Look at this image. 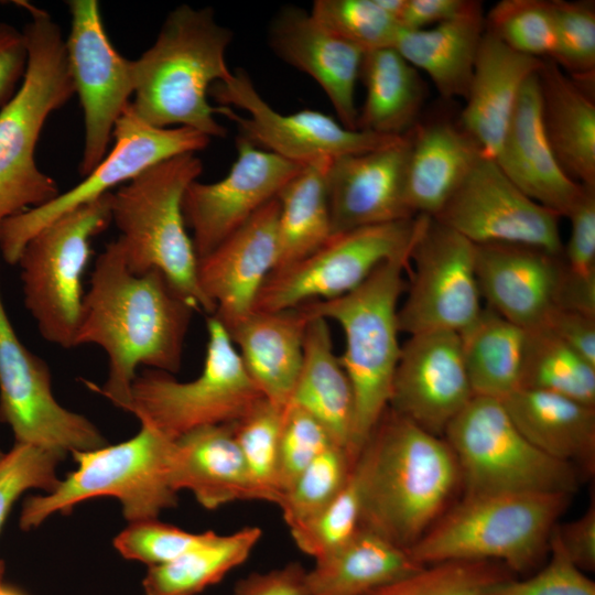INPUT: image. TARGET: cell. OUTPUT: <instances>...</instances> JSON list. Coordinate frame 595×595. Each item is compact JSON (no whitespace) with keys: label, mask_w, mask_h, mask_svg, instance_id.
Wrapping results in <instances>:
<instances>
[{"label":"cell","mask_w":595,"mask_h":595,"mask_svg":"<svg viewBox=\"0 0 595 595\" xmlns=\"http://www.w3.org/2000/svg\"><path fill=\"white\" fill-rule=\"evenodd\" d=\"M195 311L160 271L133 273L118 239L107 244L84 292L74 347H101L108 375L102 386L85 385L128 411L140 366L172 375L180 370Z\"/></svg>","instance_id":"cell-1"},{"label":"cell","mask_w":595,"mask_h":595,"mask_svg":"<svg viewBox=\"0 0 595 595\" xmlns=\"http://www.w3.org/2000/svg\"><path fill=\"white\" fill-rule=\"evenodd\" d=\"M358 456L365 474L360 529L408 550L462 484L445 439L389 408Z\"/></svg>","instance_id":"cell-2"},{"label":"cell","mask_w":595,"mask_h":595,"mask_svg":"<svg viewBox=\"0 0 595 595\" xmlns=\"http://www.w3.org/2000/svg\"><path fill=\"white\" fill-rule=\"evenodd\" d=\"M231 39L212 8L176 7L153 45L132 61L134 115L155 128L186 127L209 138L225 137L226 128L216 120L218 107L209 104L208 95L232 73L226 63Z\"/></svg>","instance_id":"cell-3"},{"label":"cell","mask_w":595,"mask_h":595,"mask_svg":"<svg viewBox=\"0 0 595 595\" xmlns=\"http://www.w3.org/2000/svg\"><path fill=\"white\" fill-rule=\"evenodd\" d=\"M14 3L30 18L23 29L28 66L18 91L0 110V226L61 193L34 154L50 115L75 94L60 25L28 1Z\"/></svg>","instance_id":"cell-4"},{"label":"cell","mask_w":595,"mask_h":595,"mask_svg":"<svg viewBox=\"0 0 595 595\" xmlns=\"http://www.w3.org/2000/svg\"><path fill=\"white\" fill-rule=\"evenodd\" d=\"M571 496L564 493L465 495L443 513L409 552L421 565L446 561H489L515 575L549 552L558 519Z\"/></svg>","instance_id":"cell-5"},{"label":"cell","mask_w":595,"mask_h":595,"mask_svg":"<svg viewBox=\"0 0 595 595\" xmlns=\"http://www.w3.org/2000/svg\"><path fill=\"white\" fill-rule=\"evenodd\" d=\"M196 153L156 163L111 192V221L128 268L136 274L160 271L197 311L215 306L202 292L192 238L186 231L182 202L187 186L202 174Z\"/></svg>","instance_id":"cell-6"},{"label":"cell","mask_w":595,"mask_h":595,"mask_svg":"<svg viewBox=\"0 0 595 595\" xmlns=\"http://www.w3.org/2000/svg\"><path fill=\"white\" fill-rule=\"evenodd\" d=\"M410 255L380 264L354 291L300 305L309 317L335 321L345 335L339 361L355 398V447L359 455L389 407L401 354L398 311Z\"/></svg>","instance_id":"cell-7"},{"label":"cell","mask_w":595,"mask_h":595,"mask_svg":"<svg viewBox=\"0 0 595 595\" xmlns=\"http://www.w3.org/2000/svg\"><path fill=\"white\" fill-rule=\"evenodd\" d=\"M172 440L141 424L131 439L96 450L74 452L75 470L47 494L25 498L19 524L24 531L54 513L66 515L88 499L113 497L129 522L158 519L177 504L171 483Z\"/></svg>","instance_id":"cell-8"},{"label":"cell","mask_w":595,"mask_h":595,"mask_svg":"<svg viewBox=\"0 0 595 595\" xmlns=\"http://www.w3.org/2000/svg\"><path fill=\"white\" fill-rule=\"evenodd\" d=\"M206 329L198 377L178 381L172 374L147 368L132 383L127 412L172 441L199 428L234 423L263 398L220 321L209 315Z\"/></svg>","instance_id":"cell-9"},{"label":"cell","mask_w":595,"mask_h":595,"mask_svg":"<svg viewBox=\"0 0 595 595\" xmlns=\"http://www.w3.org/2000/svg\"><path fill=\"white\" fill-rule=\"evenodd\" d=\"M443 437L456 457L466 495H572L578 487L582 473L531 444L498 399L474 396Z\"/></svg>","instance_id":"cell-10"},{"label":"cell","mask_w":595,"mask_h":595,"mask_svg":"<svg viewBox=\"0 0 595 595\" xmlns=\"http://www.w3.org/2000/svg\"><path fill=\"white\" fill-rule=\"evenodd\" d=\"M111 223L110 192L55 219L24 246L17 262L23 301L46 342L74 348L90 241Z\"/></svg>","instance_id":"cell-11"},{"label":"cell","mask_w":595,"mask_h":595,"mask_svg":"<svg viewBox=\"0 0 595 595\" xmlns=\"http://www.w3.org/2000/svg\"><path fill=\"white\" fill-rule=\"evenodd\" d=\"M419 226L420 215L333 235L307 257L273 270L253 311L294 309L354 291L383 262L410 255Z\"/></svg>","instance_id":"cell-12"},{"label":"cell","mask_w":595,"mask_h":595,"mask_svg":"<svg viewBox=\"0 0 595 595\" xmlns=\"http://www.w3.org/2000/svg\"><path fill=\"white\" fill-rule=\"evenodd\" d=\"M113 139L111 151L80 183L0 226V252L7 263L17 264L26 242L61 216L110 193L159 162L196 153L210 142L209 137L191 128L152 127L138 118L130 106L117 121Z\"/></svg>","instance_id":"cell-13"},{"label":"cell","mask_w":595,"mask_h":595,"mask_svg":"<svg viewBox=\"0 0 595 595\" xmlns=\"http://www.w3.org/2000/svg\"><path fill=\"white\" fill-rule=\"evenodd\" d=\"M410 251L414 270L398 311L400 332L462 333L483 311L475 245L430 216L420 215Z\"/></svg>","instance_id":"cell-14"},{"label":"cell","mask_w":595,"mask_h":595,"mask_svg":"<svg viewBox=\"0 0 595 595\" xmlns=\"http://www.w3.org/2000/svg\"><path fill=\"white\" fill-rule=\"evenodd\" d=\"M0 422L14 443L67 453L108 445L100 430L54 397L48 365L18 337L0 293Z\"/></svg>","instance_id":"cell-15"},{"label":"cell","mask_w":595,"mask_h":595,"mask_svg":"<svg viewBox=\"0 0 595 595\" xmlns=\"http://www.w3.org/2000/svg\"><path fill=\"white\" fill-rule=\"evenodd\" d=\"M209 95L219 104L218 115L234 121L241 137L298 164L371 151L399 138L348 129L318 110L280 113L260 96L244 69L214 84Z\"/></svg>","instance_id":"cell-16"},{"label":"cell","mask_w":595,"mask_h":595,"mask_svg":"<svg viewBox=\"0 0 595 595\" xmlns=\"http://www.w3.org/2000/svg\"><path fill=\"white\" fill-rule=\"evenodd\" d=\"M72 23L65 40L69 72L84 117L79 174H89L107 155L119 118L134 91L132 61L110 42L97 0L66 2Z\"/></svg>","instance_id":"cell-17"},{"label":"cell","mask_w":595,"mask_h":595,"mask_svg":"<svg viewBox=\"0 0 595 595\" xmlns=\"http://www.w3.org/2000/svg\"><path fill=\"white\" fill-rule=\"evenodd\" d=\"M560 217L527 196L495 160L479 156L433 218L474 245L516 244L562 256Z\"/></svg>","instance_id":"cell-18"},{"label":"cell","mask_w":595,"mask_h":595,"mask_svg":"<svg viewBox=\"0 0 595 595\" xmlns=\"http://www.w3.org/2000/svg\"><path fill=\"white\" fill-rule=\"evenodd\" d=\"M304 164L266 151L244 137L237 139V158L228 174L214 183L192 182L182 209L193 231L197 258L213 251L292 180Z\"/></svg>","instance_id":"cell-19"},{"label":"cell","mask_w":595,"mask_h":595,"mask_svg":"<svg viewBox=\"0 0 595 595\" xmlns=\"http://www.w3.org/2000/svg\"><path fill=\"white\" fill-rule=\"evenodd\" d=\"M473 397L458 333L410 335L401 346L389 409L443 436Z\"/></svg>","instance_id":"cell-20"},{"label":"cell","mask_w":595,"mask_h":595,"mask_svg":"<svg viewBox=\"0 0 595 595\" xmlns=\"http://www.w3.org/2000/svg\"><path fill=\"white\" fill-rule=\"evenodd\" d=\"M409 134L332 160L327 193L333 235L414 217L405 199Z\"/></svg>","instance_id":"cell-21"},{"label":"cell","mask_w":595,"mask_h":595,"mask_svg":"<svg viewBox=\"0 0 595 595\" xmlns=\"http://www.w3.org/2000/svg\"><path fill=\"white\" fill-rule=\"evenodd\" d=\"M278 214L274 198L198 259L199 288L226 328L253 311L262 284L275 268Z\"/></svg>","instance_id":"cell-22"},{"label":"cell","mask_w":595,"mask_h":595,"mask_svg":"<svg viewBox=\"0 0 595 595\" xmlns=\"http://www.w3.org/2000/svg\"><path fill=\"white\" fill-rule=\"evenodd\" d=\"M475 269L487 307L530 331L556 306L563 259L516 244L475 245Z\"/></svg>","instance_id":"cell-23"},{"label":"cell","mask_w":595,"mask_h":595,"mask_svg":"<svg viewBox=\"0 0 595 595\" xmlns=\"http://www.w3.org/2000/svg\"><path fill=\"white\" fill-rule=\"evenodd\" d=\"M269 43L281 60L321 86L343 126L358 130L355 91L363 50L332 33L310 12L292 6L283 8L271 22Z\"/></svg>","instance_id":"cell-24"},{"label":"cell","mask_w":595,"mask_h":595,"mask_svg":"<svg viewBox=\"0 0 595 595\" xmlns=\"http://www.w3.org/2000/svg\"><path fill=\"white\" fill-rule=\"evenodd\" d=\"M494 160L527 196L561 217L581 194L584 185L564 172L547 137L538 73L522 86Z\"/></svg>","instance_id":"cell-25"},{"label":"cell","mask_w":595,"mask_h":595,"mask_svg":"<svg viewBox=\"0 0 595 595\" xmlns=\"http://www.w3.org/2000/svg\"><path fill=\"white\" fill-rule=\"evenodd\" d=\"M543 60L520 54L485 29L459 126L482 156L495 159L522 86Z\"/></svg>","instance_id":"cell-26"},{"label":"cell","mask_w":595,"mask_h":595,"mask_svg":"<svg viewBox=\"0 0 595 595\" xmlns=\"http://www.w3.org/2000/svg\"><path fill=\"white\" fill-rule=\"evenodd\" d=\"M311 317L301 306L281 311H252L225 327L242 365L262 397L285 408L303 363L304 336Z\"/></svg>","instance_id":"cell-27"},{"label":"cell","mask_w":595,"mask_h":595,"mask_svg":"<svg viewBox=\"0 0 595 595\" xmlns=\"http://www.w3.org/2000/svg\"><path fill=\"white\" fill-rule=\"evenodd\" d=\"M171 483L208 510L235 501H264L236 442L232 424L193 430L174 440Z\"/></svg>","instance_id":"cell-28"},{"label":"cell","mask_w":595,"mask_h":595,"mask_svg":"<svg viewBox=\"0 0 595 595\" xmlns=\"http://www.w3.org/2000/svg\"><path fill=\"white\" fill-rule=\"evenodd\" d=\"M500 401L537 448L582 474H594L595 407L529 388H519Z\"/></svg>","instance_id":"cell-29"},{"label":"cell","mask_w":595,"mask_h":595,"mask_svg":"<svg viewBox=\"0 0 595 595\" xmlns=\"http://www.w3.org/2000/svg\"><path fill=\"white\" fill-rule=\"evenodd\" d=\"M408 134L407 204L414 216L434 217L482 154L459 123H416Z\"/></svg>","instance_id":"cell-30"},{"label":"cell","mask_w":595,"mask_h":595,"mask_svg":"<svg viewBox=\"0 0 595 595\" xmlns=\"http://www.w3.org/2000/svg\"><path fill=\"white\" fill-rule=\"evenodd\" d=\"M290 403L315 418L335 444L357 458L354 391L339 357L334 353L325 318L311 317L307 323L302 368Z\"/></svg>","instance_id":"cell-31"},{"label":"cell","mask_w":595,"mask_h":595,"mask_svg":"<svg viewBox=\"0 0 595 595\" xmlns=\"http://www.w3.org/2000/svg\"><path fill=\"white\" fill-rule=\"evenodd\" d=\"M538 79L543 125L555 158L572 180L595 187V104L587 84L564 75L549 58Z\"/></svg>","instance_id":"cell-32"},{"label":"cell","mask_w":595,"mask_h":595,"mask_svg":"<svg viewBox=\"0 0 595 595\" xmlns=\"http://www.w3.org/2000/svg\"><path fill=\"white\" fill-rule=\"evenodd\" d=\"M484 32L482 4L474 1L461 15L434 26L401 28L393 48L424 72L444 98H465Z\"/></svg>","instance_id":"cell-33"},{"label":"cell","mask_w":595,"mask_h":595,"mask_svg":"<svg viewBox=\"0 0 595 595\" xmlns=\"http://www.w3.org/2000/svg\"><path fill=\"white\" fill-rule=\"evenodd\" d=\"M422 566L408 549L360 529L347 543L315 560L307 584L311 595H366Z\"/></svg>","instance_id":"cell-34"},{"label":"cell","mask_w":595,"mask_h":595,"mask_svg":"<svg viewBox=\"0 0 595 595\" xmlns=\"http://www.w3.org/2000/svg\"><path fill=\"white\" fill-rule=\"evenodd\" d=\"M366 97L357 129L401 137L416 123L424 100L419 71L393 47L365 53L360 69Z\"/></svg>","instance_id":"cell-35"},{"label":"cell","mask_w":595,"mask_h":595,"mask_svg":"<svg viewBox=\"0 0 595 595\" xmlns=\"http://www.w3.org/2000/svg\"><path fill=\"white\" fill-rule=\"evenodd\" d=\"M332 160L322 158L304 164L278 194L274 270L307 257L333 236L327 193V172Z\"/></svg>","instance_id":"cell-36"},{"label":"cell","mask_w":595,"mask_h":595,"mask_svg":"<svg viewBox=\"0 0 595 595\" xmlns=\"http://www.w3.org/2000/svg\"><path fill=\"white\" fill-rule=\"evenodd\" d=\"M459 336L474 396L502 400L520 388L526 329L486 306Z\"/></svg>","instance_id":"cell-37"},{"label":"cell","mask_w":595,"mask_h":595,"mask_svg":"<svg viewBox=\"0 0 595 595\" xmlns=\"http://www.w3.org/2000/svg\"><path fill=\"white\" fill-rule=\"evenodd\" d=\"M259 527H244L230 534L214 531L197 547L176 559L148 567L142 581L145 595H196L220 582L241 565L261 539Z\"/></svg>","instance_id":"cell-38"},{"label":"cell","mask_w":595,"mask_h":595,"mask_svg":"<svg viewBox=\"0 0 595 595\" xmlns=\"http://www.w3.org/2000/svg\"><path fill=\"white\" fill-rule=\"evenodd\" d=\"M526 332L520 388L549 391L595 407V366L544 327Z\"/></svg>","instance_id":"cell-39"},{"label":"cell","mask_w":595,"mask_h":595,"mask_svg":"<svg viewBox=\"0 0 595 595\" xmlns=\"http://www.w3.org/2000/svg\"><path fill=\"white\" fill-rule=\"evenodd\" d=\"M364 484V466L357 456L335 498L314 518L290 529L300 551L320 559L347 543L360 530Z\"/></svg>","instance_id":"cell-40"},{"label":"cell","mask_w":595,"mask_h":595,"mask_svg":"<svg viewBox=\"0 0 595 595\" xmlns=\"http://www.w3.org/2000/svg\"><path fill=\"white\" fill-rule=\"evenodd\" d=\"M515 577L505 565L489 561H446L387 583L366 595H480Z\"/></svg>","instance_id":"cell-41"},{"label":"cell","mask_w":595,"mask_h":595,"mask_svg":"<svg viewBox=\"0 0 595 595\" xmlns=\"http://www.w3.org/2000/svg\"><path fill=\"white\" fill-rule=\"evenodd\" d=\"M284 408L262 398L231 423L248 470L264 501L279 505V447Z\"/></svg>","instance_id":"cell-42"},{"label":"cell","mask_w":595,"mask_h":595,"mask_svg":"<svg viewBox=\"0 0 595 595\" xmlns=\"http://www.w3.org/2000/svg\"><path fill=\"white\" fill-rule=\"evenodd\" d=\"M354 462L345 448L332 444L301 472L279 504L289 530L314 518L335 498Z\"/></svg>","instance_id":"cell-43"},{"label":"cell","mask_w":595,"mask_h":595,"mask_svg":"<svg viewBox=\"0 0 595 595\" xmlns=\"http://www.w3.org/2000/svg\"><path fill=\"white\" fill-rule=\"evenodd\" d=\"M485 29L511 50L537 58H550L554 48L551 1L501 0L485 18Z\"/></svg>","instance_id":"cell-44"},{"label":"cell","mask_w":595,"mask_h":595,"mask_svg":"<svg viewBox=\"0 0 595 595\" xmlns=\"http://www.w3.org/2000/svg\"><path fill=\"white\" fill-rule=\"evenodd\" d=\"M311 15L365 53L393 47L401 26L375 0H316Z\"/></svg>","instance_id":"cell-45"},{"label":"cell","mask_w":595,"mask_h":595,"mask_svg":"<svg viewBox=\"0 0 595 595\" xmlns=\"http://www.w3.org/2000/svg\"><path fill=\"white\" fill-rule=\"evenodd\" d=\"M554 48L549 60L583 84L594 82L595 10L591 1L553 0Z\"/></svg>","instance_id":"cell-46"},{"label":"cell","mask_w":595,"mask_h":595,"mask_svg":"<svg viewBox=\"0 0 595 595\" xmlns=\"http://www.w3.org/2000/svg\"><path fill=\"white\" fill-rule=\"evenodd\" d=\"M60 453L30 444L14 443L0 461V530L13 504L30 490L47 494L60 483L57 465L64 458ZM4 563L0 560V582Z\"/></svg>","instance_id":"cell-47"},{"label":"cell","mask_w":595,"mask_h":595,"mask_svg":"<svg viewBox=\"0 0 595 595\" xmlns=\"http://www.w3.org/2000/svg\"><path fill=\"white\" fill-rule=\"evenodd\" d=\"M212 532H187L158 519H148L130 522L113 539V547L125 559L150 567L176 559L204 542Z\"/></svg>","instance_id":"cell-48"},{"label":"cell","mask_w":595,"mask_h":595,"mask_svg":"<svg viewBox=\"0 0 595 595\" xmlns=\"http://www.w3.org/2000/svg\"><path fill=\"white\" fill-rule=\"evenodd\" d=\"M332 444L325 428L310 413L293 403L284 408L278 477L281 499L301 472Z\"/></svg>","instance_id":"cell-49"},{"label":"cell","mask_w":595,"mask_h":595,"mask_svg":"<svg viewBox=\"0 0 595 595\" xmlns=\"http://www.w3.org/2000/svg\"><path fill=\"white\" fill-rule=\"evenodd\" d=\"M549 561L524 580L497 583L480 595H595V583L566 555L555 528L549 547Z\"/></svg>","instance_id":"cell-50"},{"label":"cell","mask_w":595,"mask_h":595,"mask_svg":"<svg viewBox=\"0 0 595 595\" xmlns=\"http://www.w3.org/2000/svg\"><path fill=\"white\" fill-rule=\"evenodd\" d=\"M565 217L570 236L563 246L565 268L580 277H595V187L583 186Z\"/></svg>","instance_id":"cell-51"},{"label":"cell","mask_w":595,"mask_h":595,"mask_svg":"<svg viewBox=\"0 0 595 595\" xmlns=\"http://www.w3.org/2000/svg\"><path fill=\"white\" fill-rule=\"evenodd\" d=\"M232 595H311L307 570L290 562L267 572H252L235 584Z\"/></svg>","instance_id":"cell-52"},{"label":"cell","mask_w":595,"mask_h":595,"mask_svg":"<svg viewBox=\"0 0 595 595\" xmlns=\"http://www.w3.org/2000/svg\"><path fill=\"white\" fill-rule=\"evenodd\" d=\"M541 327L595 366V316L554 307Z\"/></svg>","instance_id":"cell-53"},{"label":"cell","mask_w":595,"mask_h":595,"mask_svg":"<svg viewBox=\"0 0 595 595\" xmlns=\"http://www.w3.org/2000/svg\"><path fill=\"white\" fill-rule=\"evenodd\" d=\"M28 66V47L23 31L0 21V107L18 91Z\"/></svg>","instance_id":"cell-54"},{"label":"cell","mask_w":595,"mask_h":595,"mask_svg":"<svg viewBox=\"0 0 595 595\" xmlns=\"http://www.w3.org/2000/svg\"><path fill=\"white\" fill-rule=\"evenodd\" d=\"M556 536L569 559L583 572L595 570V500L578 518L555 526Z\"/></svg>","instance_id":"cell-55"},{"label":"cell","mask_w":595,"mask_h":595,"mask_svg":"<svg viewBox=\"0 0 595 595\" xmlns=\"http://www.w3.org/2000/svg\"><path fill=\"white\" fill-rule=\"evenodd\" d=\"M472 0H407L399 19L404 30H421L454 19L467 11Z\"/></svg>","instance_id":"cell-56"},{"label":"cell","mask_w":595,"mask_h":595,"mask_svg":"<svg viewBox=\"0 0 595 595\" xmlns=\"http://www.w3.org/2000/svg\"><path fill=\"white\" fill-rule=\"evenodd\" d=\"M555 307L595 316V277L576 275L563 262Z\"/></svg>","instance_id":"cell-57"},{"label":"cell","mask_w":595,"mask_h":595,"mask_svg":"<svg viewBox=\"0 0 595 595\" xmlns=\"http://www.w3.org/2000/svg\"><path fill=\"white\" fill-rule=\"evenodd\" d=\"M376 3L389 15L399 22L407 0H375ZM400 24V23H399Z\"/></svg>","instance_id":"cell-58"},{"label":"cell","mask_w":595,"mask_h":595,"mask_svg":"<svg viewBox=\"0 0 595 595\" xmlns=\"http://www.w3.org/2000/svg\"><path fill=\"white\" fill-rule=\"evenodd\" d=\"M0 595H24L21 591L0 582Z\"/></svg>","instance_id":"cell-59"},{"label":"cell","mask_w":595,"mask_h":595,"mask_svg":"<svg viewBox=\"0 0 595 595\" xmlns=\"http://www.w3.org/2000/svg\"><path fill=\"white\" fill-rule=\"evenodd\" d=\"M4 453L2 451H0V461L2 459Z\"/></svg>","instance_id":"cell-60"}]
</instances>
